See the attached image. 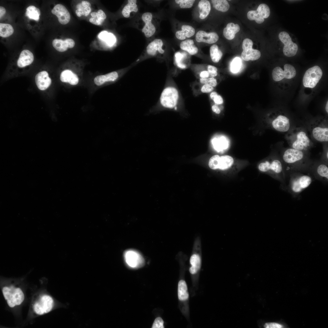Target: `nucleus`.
<instances>
[{"label":"nucleus","mask_w":328,"mask_h":328,"mask_svg":"<svg viewBox=\"0 0 328 328\" xmlns=\"http://www.w3.org/2000/svg\"><path fill=\"white\" fill-rule=\"evenodd\" d=\"M317 171L320 176L328 179V168L325 164H321L317 167Z\"/></svg>","instance_id":"44"},{"label":"nucleus","mask_w":328,"mask_h":328,"mask_svg":"<svg viewBox=\"0 0 328 328\" xmlns=\"http://www.w3.org/2000/svg\"><path fill=\"white\" fill-rule=\"evenodd\" d=\"M202 254L201 239L200 236H197L194 239L190 259V267L189 270L192 275L196 274L200 269Z\"/></svg>","instance_id":"5"},{"label":"nucleus","mask_w":328,"mask_h":328,"mask_svg":"<svg viewBox=\"0 0 328 328\" xmlns=\"http://www.w3.org/2000/svg\"><path fill=\"white\" fill-rule=\"evenodd\" d=\"M91 15V17L89 19V22L97 26L101 25L106 18V15L101 9L98 10L97 12H92Z\"/></svg>","instance_id":"34"},{"label":"nucleus","mask_w":328,"mask_h":328,"mask_svg":"<svg viewBox=\"0 0 328 328\" xmlns=\"http://www.w3.org/2000/svg\"><path fill=\"white\" fill-rule=\"evenodd\" d=\"M279 38L284 44L283 52L284 55L288 57L295 56L298 50L297 45L293 43L289 34L286 32H281L278 35Z\"/></svg>","instance_id":"12"},{"label":"nucleus","mask_w":328,"mask_h":328,"mask_svg":"<svg viewBox=\"0 0 328 328\" xmlns=\"http://www.w3.org/2000/svg\"><path fill=\"white\" fill-rule=\"evenodd\" d=\"M241 60L239 57H236L232 60L231 66V71L234 73L237 72L241 66Z\"/></svg>","instance_id":"42"},{"label":"nucleus","mask_w":328,"mask_h":328,"mask_svg":"<svg viewBox=\"0 0 328 328\" xmlns=\"http://www.w3.org/2000/svg\"><path fill=\"white\" fill-rule=\"evenodd\" d=\"M212 109L213 112L217 114H219L220 112V110L219 107L216 105H214L212 106Z\"/></svg>","instance_id":"52"},{"label":"nucleus","mask_w":328,"mask_h":328,"mask_svg":"<svg viewBox=\"0 0 328 328\" xmlns=\"http://www.w3.org/2000/svg\"><path fill=\"white\" fill-rule=\"evenodd\" d=\"M180 49L187 52L191 55L196 54L198 49L194 45V42L193 39H188L183 41L180 44Z\"/></svg>","instance_id":"30"},{"label":"nucleus","mask_w":328,"mask_h":328,"mask_svg":"<svg viewBox=\"0 0 328 328\" xmlns=\"http://www.w3.org/2000/svg\"><path fill=\"white\" fill-rule=\"evenodd\" d=\"M34 60L32 53L29 50H25L21 53L17 61L18 67L22 68L31 64Z\"/></svg>","instance_id":"26"},{"label":"nucleus","mask_w":328,"mask_h":328,"mask_svg":"<svg viewBox=\"0 0 328 328\" xmlns=\"http://www.w3.org/2000/svg\"><path fill=\"white\" fill-rule=\"evenodd\" d=\"M207 70L209 72L217 71V69L215 66L211 65H208L207 66Z\"/></svg>","instance_id":"51"},{"label":"nucleus","mask_w":328,"mask_h":328,"mask_svg":"<svg viewBox=\"0 0 328 328\" xmlns=\"http://www.w3.org/2000/svg\"><path fill=\"white\" fill-rule=\"evenodd\" d=\"M6 12V10L2 6H0V18H1L4 15Z\"/></svg>","instance_id":"53"},{"label":"nucleus","mask_w":328,"mask_h":328,"mask_svg":"<svg viewBox=\"0 0 328 328\" xmlns=\"http://www.w3.org/2000/svg\"><path fill=\"white\" fill-rule=\"evenodd\" d=\"M52 13L58 18L59 22L62 25L68 23L70 19V13L63 5L58 4L55 5L51 10Z\"/></svg>","instance_id":"20"},{"label":"nucleus","mask_w":328,"mask_h":328,"mask_svg":"<svg viewBox=\"0 0 328 328\" xmlns=\"http://www.w3.org/2000/svg\"><path fill=\"white\" fill-rule=\"evenodd\" d=\"M286 138L289 145L295 149L306 151L312 145L310 139L302 128H297L292 130L286 135Z\"/></svg>","instance_id":"1"},{"label":"nucleus","mask_w":328,"mask_h":328,"mask_svg":"<svg viewBox=\"0 0 328 328\" xmlns=\"http://www.w3.org/2000/svg\"><path fill=\"white\" fill-rule=\"evenodd\" d=\"M259 170L261 172H272L275 174L281 173L283 169L281 162L278 159L265 161L261 162L258 166Z\"/></svg>","instance_id":"16"},{"label":"nucleus","mask_w":328,"mask_h":328,"mask_svg":"<svg viewBox=\"0 0 328 328\" xmlns=\"http://www.w3.org/2000/svg\"><path fill=\"white\" fill-rule=\"evenodd\" d=\"M211 142L214 149L218 152L226 149L228 147L229 141L223 136L214 137L212 140Z\"/></svg>","instance_id":"28"},{"label":"nucleus","mask_w":328,"mask_h":328,"mask_svg":"<svg viewBox=\"0 0 328 328\" xmlns=\"http://www.w3.org/2000/svg\"><path fill=\"white\" fill-rule=\"evenodd\" d=\"M195 32V29L193 27L190 25H184L181 26V30L176 32L175 36L178 39L183 40L193 36Z\"/></svg>","instance_id":"27"},{"label":"nucleus","mask_w":328,"mask_h":328,"mask_svg":"<svg viewBox=\"0 0 328 328\" xmlns=\"http://www.w3.org/2000/svg\"><path fill=\"white\" fill-rule=\"evenodd\" d=\"M178 295L179 300H185L189 297L187 288L185 282L183 280H180L178 284Z\"/></svg>","instance_id":"35"},{"label":"nucleus","mask_w":328,"mask_h":328,"mask_svg":"<svg viewBox=\"0 0 328 328\" xmlns=\"http://www.w3.org/2000/svg\"><path fill=\"white\" fill-rule=\"evenodd\" d=\"M210 97L213 100L214 102L217 104H220L223 103L222 97L219 95H218L215 91L212 92L210 94Z\"/></svg>","instance_id":"46"},{"label":"nucleus","mask_w":328,"mask_h":328,"mask_svg":"<svg viewBox=\"0 0 328 328\" xmlns=\"http://www.w3.org/2000/svg\"><path fill=\"white\" fill-rule=\"evenodd\" d=\"M35 80L39 89L42 91L47 89L51 83V80L49 77L48 73L45 71L37 73L35 76Z\"/></svg>","instance_id":"23"},{"label":"nucleus","mask_w":328,"mask_h":328,"mask_svg":"<svg viewBox=\"0 0 328 328\" xmlns=\"http://www.w3.org/2000/svg\"><path fill=\"white\" fill-rule=\"evenodd\" d=\"M2 292L9 306L11 307L20 305L24 300V294L19 288L5 287L3 288Z\"/></svg>","instance_id":"9"},{"label":"nucleus","mask_w":328,"mask_h":328,"mask_svg":"<svg viewBox=\"0 0 328 328\" xmlns=\"http://www.w3.org/2000/svg\"><path fill=\"white\" fill-rule=\"evenodd\" d=\"M14 32V29L10 24L0 23V36L2 37H7L11 35Z\"/></svg>","instance_id":"41"},{"label":"nucleus","mask_w":328,"mask_h":328,"mask_svg":"<svg viewBox=\"0 0 328 328\" xmlns=\"http://www.w3.org/2000/svg\"><path fill=\"white\" fill-rule=\"evenodd\" d=\"M25 15L29 19L38 21L39 19L40 11L35 6L30 5L26 9Z\"/></svg>","instance_id":"36"},{"label":"nucleus","mask_w":328,"mask_h":328,"mask_svg":"<svg viewBox=\"0 0 328 328\" xmlns=\"http://www.w3.org/2000/svg\"><path fill=\"white\" fill-rule=\"evenodd\" d=\"M198 7L200 18L201 19L206 18L211 10V5L209 1L207 0H201L198 2Z\"/></svg>","instance_id":"31"},{"label":"nucleus","mask_w":328,"mask_h":328,"mask_svg":"<svg viewBox=\"0 0 328 328\" xmlns=\"http://www.w3.org/2000/svg\"><path fill=\"white\" fill-rule=\"evenodd\" d=\"M200 82L202 84H208L213 87H215L217 85V80L214 77H209L207 78H200Z\"/></svg>","instance_id":"45"},{"label":"nucleus","mask_w":328,"mask_h":328,"mask_svg":"<svg viewBox=\"0 0 328 328\" xmlns=\"http://www.w3.org/2000/svg\"><path fill=\"white\" fill-rule=\"evenodd\" d=\"M296 71L295 67L289 64H285L282 68L277 67L272 71V76L273 80L280 85V87H286L295 78Z\"/></svg>","instance_id":"2"},{"label":"nucleus","mask_w":328,"mask_h":328,"mask_svg":"<svg viewBox=\"0 0 328 328\" xmlns=\"http://www.w3.org/2000/svg\"><path fill=\"white\" fill-rule=\"evenodd\" d=\"M91 3L86 1H82L77 5V9L75 11L76 15L79 17L82 15L87 16L91 11Z\"/></svg>","instance_id":"32"},{"label":"nucleus","mask_w":328,"mask_h":328,"mask_svg":"<svg viewBox=\"0 0 328 328\" xmlns=\"http://www.w3.org/2000/svg\"><path fill=\"white\" fill-rule=\"evenodd\" d=\"M312 179L307 175H303L294 180L292 182L291 188L293 192L299 193L307 188L311 184Z\"/></svg>","instance_id":"21"},{"label":"nucleus","mask_w":328,"mask_h":328,"mask_svg":"<svg viewBox=\"0 0 328 328\" xmlns=\"http://www.w3.org/2000/svg\"><path fill=\"white\" fill-rule=\"evenodd\" d=\"M210 52L211 59L214 63H218L221 59L223 53L219 49L217 45L214 44L210 48Z\"/></svg>","instance_id":"38"},{"label":"nucleus","mask_w":328,"mask_h":328,"mask_svg":"<svg viewBox=\"0 0 328 328\" xmlns=\"http://www.w3.org/2000/svg\"><path fill=\"white\" fill-rule=\"evenodd\" d=\"M52 45L57 51L63 52L66 51L68 48H73L75 46V43L73 39L70 38L66 39L64 40L55 39L53 41Z\"/></svg>","instance_id":"24"},{"label":"nucleus","mask_w":328,"mask_h":328,"mask_svg":"<svg viewBox=\"0 0 328 328\" xmlns=\"http://www.w3.org/2000/svg\"><path fill=\"white\" fill-rule=\"evenodd\" d=\"M162 91L158 103L162 107L172 109L175 108L179 99V95L177 89L173 85L170 79H168Z\"/></svg>","instance_id":"3"},{"label":"nucleus","mask_w":328,"mask_h":328,"mask_svg":"<svg viewBox=\"0 0 328 328\" xmlns=\"http://www.w3.org/2000/svg\"><path fill=\"white\" fill-rule=\"evenodd\" d=\"M253 45L252 41L248 38H246L243 40L242 45L243 50L241 56L244 60H255L260 57V52L258 50L252 49Z\"/></svg>","instance_id":"13"},{"label":"nucleus","mask_w":328,"mask_h":328,"mask_svg":"<svg viewBox=\"0 0 328 328\" xmlns=\"http://www.w3.org/2000/svg\"><path fill=\"white\" fill-rule=\"evenodd\" d=\"M164 322L160 317H158L155 320L152 328H163Z\"/></svg>","instance_id":"47"},{"label":"nucleus","mask_w":328,"mask_h":328,"mask_svg":"<svg viewBox=\"0 0 328 328\" xmlns=\"http://www.w3.org/2000/svg\"><path fill=\"white\" fill-rule=\"evenodd\" d=\"M199 76L200 78H207L210 77L209 72L207 70H203L199 72Z\"/></svg>","instance_id":"50"},{"label":"nucleus","mask_w":328,"mask_h":328,"mask_svg":"<svg viewBox=\"0 0 328 328\" xmlns=\"http://www.w3.org/2000/svg\"><path fill=\"white\" fill-rule=\"evenodd\" d=\"M53 305V300L52 298L49 296L44 295L35 303L33 309L36 314L41 315L50 312Z\"/></svg>","instance_id":"15"},{"label":"nucleus","mask_w":328,"mask_h":328,"mask_svg":"<svg viewBox=\"0 0 328 328\" xmlns=\"http://www.w3.org/2000/svg\"><path fill=\"white\" fill-rule=\"evenodd\" d=\"M270 123L275 130L282 132L288 131L290 127L289 118L283 112L278 111L268 115Z\"/></svg>","instance_id":"7"},{"label":"nucleus","mask_w":328,"mask_h":328,"mask_svg":"<svg viewBox=\"0 0 328 328\" xmlns=\"http://www.w3.org/2000/svg\"><path fill=\"white\" fill-rule=\"evenodd\" d=\"M99 39L104 41L108 45L110 46H113L116 42L115 36L112 33L104 31L101 32L99 35Z\"/></svg>","instance_id":"37"},{"label":"nucleus","mask_w":328,"mask_h":328,"mask_svg":"<svg viewBox=\"0 0 328 328\" xmlns=\"http://www.w3.org/2000/svg\"><path fill=\"white\" fill-rule=\"evenodd\" d=\"M304 154L303 151L292 148L286 149L283 155V159L288 164H293L302 160Z\"/></svg>","instance_id":"19"},{"label":"nucleus","mask_w":328,"mask_h":328,"mask_svg":"<svg viewBox=\"0 0 328 328\" xmlns=\"http://www.w3.org/2000/svg\"><path fill=\"white\" fill-rule=\"evenodd\" d=\"M124 256L127 264L132 268L140 267L144 263L143 258L136 251L132 250L127 251L124 253Z\"/></svg>","instance_id":"17"},{"label":"nucleus","mask_w":328,"mask_h":328,"mask_svg":"<svg viewBox=\"0 0 328 328\" xmlns=\"http://www.w3.org/2000/svg\"><path fill=\"white\" fill-rule=\"evenodd\" d=\"M270 9L265 4H260L256 10H251L247 13L248 18L250 20H255L258 24L262 23L264 19L268 18L270 14Z\"/></svg>","instance_id":"14"},{"label":"nucleus","mask_w":328,"mask_h":328,"mask_svg":"<svg viewBox=\"0 0 328 328\" xmlns=\"http://www.w3.org/2000/svg\"><path fill=\"white\" fill-rule=\"evenodd\" d=\"M163 45V42L161 39H154L147 45L145 55L137 59L135 64L149 57H156L163 55L165 53Z\"/></svg>","instance_id":"10"},{"label":"nucleus","mask_w":328,"mask_h":328,"mask_svg":"<svg viewBox=\"0 0 328 328\" xmlns=\"http://www.w3.org/2000/svg\"><path fill=\"white\" fill-rule=\"evenodd\" d=\"M266 328H282L283 327L282 325L275 323H265L264 325Z\"/></svg>","instance_id":"49"},{"label":"nucleus","mask_w":328,"mask_h":328,"mask_svg":"<svg viewBox=\"0 0 328 328\" xmlns=\"http://www.w3.org/2000/svg\"><path fill=\"white\" fill-rule=\"evenodd\" d=\"M141 18L144 23L142 31L146 37L149 38L154 34L156 31L153 22V15L151 12H146L142 14Z\"/></svg>","instance_id":"18"},{"label":"nucleus","mask_w":328,"mask_h":328,"mask_svg":"<svg viewBox=\"0 0 328 328\" xmlns=\"http://www.w3.org/2000/svg\"><path fill=\"white\" fill-rule=\"evenodd\" d=\"M211 2L213 7L218 11L225 12L229 9L230 5L227 0H212Z\"/></svg>","instance_id":"39"},{"label":"nucleus","mask_w":328,"mask_h":328,"mask_svg":"<svg viewBox=\"0 0 328 328\" xmlns=\"http://www.w3.org/2000/svg\"><path fill=\"white\" fill-rule=\"evenodd\" d=\"M328 150H327V151H326V158H327V159H328Z\"/></svg>","instance_id":"55"},{"label":"nucleus","mask_w":328,"mask_h":328,"mask_svg":"<svg viewBox=\"0 0 328 328\" xmlns=\"http://www.w3.org/2000/svg\"><path fill=\"white\" fill-rule=\"evenodd\" d=\"M323 75L322 70L318 66H314L308 69L302 79L304 88L310 90L314 89L319 84Z\"/></svg>","instance_id":"4"},{"label":"nucleus","mask_w":328,"mask_h":328,"mask_svg":"<svg viewBox=\"0 0 328 328\" xmlns=\"http://www.w3.org/2000/svg\"><path fill=\"white\" fill-rule=\"evenodd\" d=\"M132 67L115 71L102 75H98L94 79V84L97 86H101L112 84L120 79Z\"/></svg>","instance_id":"8"},{"label":"nucleus","mask_w":328,"mask_h":328,"mask_svg":"<svg viewBox=\"0 0 328 328\" xmlns=\"http://www.w3.org/2000/svg\"><path fill=\"white\" fill-rule=\"evenodd\" d=\"M310 130L313 138L317 141L325 142L328 141V122L326 119L320 118L312 122Z\"/></svg>","instance_id":"6"},{"label":"nucleus","mask_w":328,"mask_h":328,"mask_svg":"<svg viewBox=\"0 0 328 328\" xmlns=\"http://www.w3.org/2000/svg\"><path fill=\"white\" fill-rule=\"evenodd\" d=\"M138 11L137 4V0H128L127 3L123 9L121 13L123 16L125 18H129L130 14L132 12H136Z\"/></svg>","instance_id":"33"},{"label":"nucleus","mask_w":328,"mask_h":328,"mask_svg":"<svg viewBox=\"0 0 328 328\" xmlns=\"http://www.w3.org/2000/svg\"><path fill=\"white\" fill-rule=\"evenodd\" d=\"M234 162V160L231 156L224 155L220 156L215 155L209 159L208 165L211 169H219L224 170L230 169Z\"/></svg>","instance_id":"11"},{"label":"nucleus","mask_w":328,"mask_h":328,"mask_svg":"<svg viewBox=\"0 0 328 328\" xmlns=\"http://www.w3.org/2000/svg\"><path fill=\"white\" fill-rule=\"evenodd\" d=\"M240 30V27L238 24L229 23L224 29L223 35L227 39L231 40L234 38L235 34L239 32Z\"/></svg>","instance_id":"29"},{"label":"nucleus","mask_w":328,"mask_h":328,"mask_svg":"<svg viewBox=\"0 0 328 328\" xmlns=\"http://www.w3.org/2000/svg\"><path fill=\"white\" fill-rule=\"evenodd\" d=\"M214 87L208 84H204L201 86L200 91L203 93H208L214 90Z\"/></svg>","instance_id":"48"},{"label":"nucleus","mask_w":328,"mask_h":328,"mask_svg":"<svg viewBox=\"0 0 328 328\" xmlns=\"http://www.w3.org/2000/svg\"><path fill=\"white\" fill-rule=\"evenodd\" d=\"M328 100H327V101L326 102V105H325V111H326V113H327V114H328Z\"/></svg>","instance_id":"54"},{"label":"nucleus","mask_w":328,"mask_h":328,"mask_svg":"<svg viewBox=\"0 0 328 328\" xmlns=\"http://www.w3.org/2000/svg\"><path fill=\"white\" fill-rule=\"evenodd\" d=\"M195 1L194 0H176L175 2L179 5L182 9H188L191 8Z\"/></svg>","instance_id":"43"},{"label":"nucleus","mask_w":328,"mask_h":328,"mask_svg":"<svg viewBox=\"0 0 328 328\" xmlns=\"http://www.w3.org/2000/svg\"><path fill=\"white\" fill-rule=\"evenodd\" d=\"M219 38V36L216 32H207L203 30L198 31L195 36L196 40L197 42H203L209 44L216 42Z\"/></svg>","instance_id":"22"},{"label":"nucleus","mask_w":328,"mask_h":328,"mask_svg":"<svg viewBox=\"0 0 328 328\" xmlns=\"http://www.w3.org/2000/svg\"><path fill=\"white\" fill-rule=\"evenodd\" d=\"M186 54L185 53L179 52H176L174 55L175 63L179 68L184 69L186 67V66L184 62L186 58Z\"/></svg>","instance_id":"40"},{"label":"nucleus","mask_w":328,"mask_h":328,"mask_svg":"<svg viewBox=\"0 0 328 328\" xmlns=\"http://www.w3.org/2000/svg\"><path fill=\"white\" fill-rule=\"evenodd\" d=\"M60 79L62 82L68 83L73 86L77 85L80 81L78 74L69 70H65L61 72Z\"/></svg>","instance_id":"25"}]
</instances>
